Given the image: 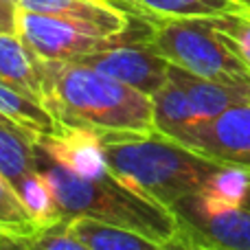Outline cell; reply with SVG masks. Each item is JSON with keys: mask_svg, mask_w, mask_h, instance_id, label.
Returning <instances> with one entry per match:
<instances>
[{"mask_svg": "<svg viewBox=\"0 0 250 250\" xmlns=\"http://www.w3.org/2000/svg\"><path fill=\"white\" fill-rule=\"evenodd\" d=\"M68 229L86 250H163L154 239L145 237L136 230L110 224V222L97 220V217H70Z\"/></svg>", "mask_w": 250, "mask_h": 250, "instance_id": "13", "label": "cell"}, {"mask_svg": "<svg viewBox=\"0 0 250 250\" xmlns=\"http://www.w3.org/2000/svg\"><path fill=\"white\" fill-rule=\"evenodd\" d=\"M208 22L224 35L229 46L250 68V11L222 13V16L208 18Z\"/></svg>", "mask_w": 250, "mask_h": 250, "instance_id": "18", "label": "cell"}, {"mask_svg": "<svg viewBox=\"0 0 250 250\" xmlns=\"http://www.w3.org/2000/svg\"><path fill=\"white\" fill-rule=\"evenodd\" d=\"M38 171L35 143L18 129L0 125V173H4L16 189H20Z\"/></svg>", "mask_w": 250, "mask_h": 250, "instance_id": "15", "label": "cell"}, {"mask_svg": "<svg viewBox=\"0 0 250 250\" xmlns=\"http://www.w3.org/2000/svg\"><path fill=\"white\" fill-rule=\"evenodd\" d=\"M42 104L62 125L95 132L154 127L149 95L79 62L40 60Z\"/></svg>", "mask_w": 250, "mask_h": 250, "instance_id": "2", "label": "cell"}, {"mask_svg": "<svg viewBox=\"0 0 250 250\" xmlns=\"http://www.w3.org/2000/svg\"><path fill=\"white\" fill-rule=\"evenodd\" d=\"M169 77L185 90L198 121L220 117L229 108L250 104V83H224L193 75L180 66L169 64Z\"/></svg>", "mask_w": 250, "mask_h": 250, "instance_id": "10", "label": "cell"}, {"mask_svg": "<svg viewBox=\"0 0 250 250\" xmlns=\"http://www.w3.org/2000/svg\"><path fill=\"white\" fill-rule=\"evenodd\" d=\"M0 114L16 123L33 143L42 134H55L62 127V123L48 112L44 104L2 82H0Z\"/></svg>", "mask_w": 250, "mask_h": 250, "instance_id": "14", "label": "cell"}, {"mask_svg": "<svg viewBox=\"0 0 250 250\" xmlns=\"http://www.w3.org/2000/svg\"><path fill=\"white\" fill-rule=\"evenodd\" d=\"M129 16L149 22L154 18H213L248 11L237 0H112Z\"/></svg>", "mask_w": 250, "mask_h": 250, "instance_id": "12", "label": "cell"}, {"mask_svg": "<svg viewBox=\"0 0 250 250\" xmlns=\"http://www.w3.org/2000/svg\"><path fill=\"white\" fill-rule=\"evenodd\" d=\"M35 147L77 176L104 178L110 173L95 129L62 125L55 134H42L35 138Z\"/></svg>", "mask_w": 250, "mask_h": 250, "instance_id": "8", "label": "cell"}, {"mask_svg": "<svg viewBox=\"0 0 250 250\" xmlns=\"http://www.w3.org/2000/svg\"><path fill=\"white\" fill-rule=\"evenodd\" d=\"M68 62L92 66V68L101 70V73L110 75V77L119 79V82L127 83V86L136 88L149 97L158 88H163L165 82L169 79V62L156 51H151L145 44V38L127 40L117 46L104 48V51Z\"/></svg>", "mask_w": 250, "mask_h": 250, "instance_id": "7", "label": "cell"}, {"mask_svg": "<svg viewBox=\"0 0 250 250\" xmlns=\"http://www.w3.org/2000/svg\"><path fill=\"white\" fill-rule=\"evenodd\" d=\"M237 2H239V4H242V7H244V9H248V11H250V0H237Z\"/></svg>", "mask_w": 250, "mask_h": 250, "instance_id": "21", "label": "cell"}, {"mask_svg": "<svg viewBox=\"0 0 250 250\" xmlns=\"http://www.w3.org/2000/svg\"><path fill=\"white\" fill-rule=\"evenodd\" d=\"M173 138L215 163L250 171V104L233 105L220 117L189 125Z\"/></svg>", "mask_w": 250, "mask_h": 250, "instance_id": "6", "label": "cell"}, {"mask_svg": "<svg viewBox=\"0 0 250 250\" xmlns=\"http://www.w3.org/2000/svg\"><path fill=\"white\" fill-rule=\"evenodd\" d=\"M18 33L22 35V40L29 44V48L40 60L68 62L104 51V48L117 46L127 40L145 38L149 33V22L138 18L136 24V18H134V24L125 33L101 35L79 24H73V22L18 7Z\"/></svg>", "mask_w": 250, "mask_h": 250, "instance_id": "5", "label": "cell"}, {"mask_svg": "<svg viewBox=\"0 0 250 250\" xmlns=\"http://www.w3.org/2000/svg\"><path fill=\"white\" fill-rule=\"evenodd\" d=\"M35 154H38V169L51 185L64 220L77 215L97 217L136 230L154 239L163 250L180 248L178 246L180 222L173 208L163 207L147 195L134 191L112 173L104 178H83L57 165L38 147Z\"/></svg>", "mask_w": 250, "mask_h": 250, "instance_id": "3", "label": "cell"}, {"mask_svg": "<svg viewBox=\"0 0 250 250\" xmlns=\"http://www.w3.org/2000/svg\"><path fill=\"white\" fill-rule=\"evenodd\" d=\"M97 134L110 173L169 208L207 189L226 167L158 129H110Z\"/></svg>", "mask_w": 250, "mask_h": 250, "instance_id": "1", "label": "cell"}, {"mask_svg": "<svg viewBox=\"0 0 250 250\" xmlns=\"http://www.w3.org/2000/svg\"><path fill=\"white\" fill-rule=\"evenodd\" d=\"M0 33H18V4L0 2Z\"/></svg>", "mask_w": 250, "mask_h": 250, "instance_id": "19", "label": "cell"}, {"mask_svg": "<svg viewBox=\"0 0 250 250\" xmlns=\"http://www.w3.org/2000/svg\"><path fill=\"white\" fill-rule=\"evenodd\" d=\"M110 2H112V0H110Z\"/></svg>", "mask_w": 250, "mask_h": 250, "instance_id": "23", "label": "cell"}, {"mask_svg": "<svg viewBox=\"0 0 250 250\" xmlns=\"http://www.w3.org/2000/svg\"><path fill=\"white\" fill-rule=\"evenodd\" d=\"M151 101H154V127L167 136H176L189 125L198 123V117H195L185 90L171 77L165 82L163 88H158L151 95Z\"/></svg>", "mask_w": 250, "mask_h": 250, "instance_id": "16", "label": "cell"}, {"mask_svg": "<svg viewBox=\"0 0 250 250\" xmlns=\"http://www.w3.org/2000/svg\"><path fill=\"white\" fill-rule=\"evenodd\" d=\"M0 2H13V4H18L16 0H0Z\"/></svg>", "mask_w": 250, "mask_h": 250, "instance_id": "22", "label": "cell"}, {"mask_svg": "<svg viewBox=\"0 0 250 250\" xmlns=\"http://www.w3.org/2000/svg\"><path fill=\"white\" fill-rule=\"evenodd\" d=\"M145 44L169 64L224 83H250V68L208 18H154Z\"/></svg>", "mask_w": 250, "mask_h": 250, "instance_id": "4", "label": "cell"}, {"mask_svg": "<svg viewBox=\"0 0 250 250\" xmlns=\"http://www.w3.org/2000/svg\"><path fill=\"white\" fill-rule=\"evenodd\" d=\"M40 230H44L20 198L18 189L11 185L4 173H0V233L16 237L18 248L26 237H33Z\"/></svg>", "mask_w": 250, "mask_h": 250, "instance_id": "17", "label": "cell"}, {"mask_svg": "<svg viewBox=\"0 0 250 250\" xmlns=\"http://www.w3.org/2000/svg\"><path fill=\"white\" fill-rule=\"evenodd\" d=\"M0 125H2V127H13V129H18V132H22V129L18 127L16 123H11V121H9V119H4L2 114H0ZM22 134H24V132H22ZM24 136H26V134H24ZM26 138H29V136H26Z\"/></svg>", "mask_w": 250, "mask_h": 250, "instance_id": "20", "label": "cell"}, {"mask_svg": "<svg viewBox=\"0 0 250 250\" xmlns=\"http://www.w3.org/2000/svg\"><path fill=\"white\" fill-rule=\"evenodd\" d=\"M0 82L42 104L40 57L20 33H0Z\"/></svg>", "mask_w": 250, "mask_h": 250, "instance_id": "11", "label": "cell"}, {"mask_svg": "<svg viewBox=\"0 0 250 250\" xmlns=\"http://www.w3.org/2000/svg\"><path fill=\"white\" fill-rule=\"evenodd\" d=\"M18 7L46 13L73 22L101 35L125 33L134 24V16L110 0H16Z\"/></svg>", "mask_w": 250, "mask_h": 250, "instance_id": "9", "label": "cell"}]
</instances>
